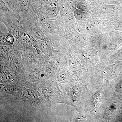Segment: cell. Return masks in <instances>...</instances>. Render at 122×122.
<instances>
[{
	"label": "cell",
	"mask_w": 122,
	"mask_h": 122,
	"mask_svg": "<svg viewBox=\"0 0 122 122\" xmlns=\"http://www.w3.org/2000/svg\"><path fill=\"white\" fill-rule=\"evenodd\" d=\"M8 53V49L4 46H1L0 54L2 57L5 58L7 57Z\"/></svg>",
	"instance_id": "obj_9"
},
{
	"label": "cell",
	"mask_w": 122,
	"mask_h": 122,
	"mask_svg": "<svg viewBox=\"0 0 122 122\" xmlns=\"http://www.w3.org/2000/svg\"><path fill=\"white\" fill-rule=\"evenodd\" d=\"M100 95L99 93H96L95 95L93 96L94 103L96 104L98 102L99 99H100Z\"/></svg>",
	"instance_id": "obj_16"
},
{
	"label": "cell",
	"mask_w": 122,
	"mask_h": 122,
	"mask_svg": "<svg viewBox=\"0 0 122 122\" xmlns=\"http://www.w3.org/2000/svg\"><path fill=\"white\" fill-rule=\"evenodd\" d=\"M42 25L43 28L47 32L51 33L53 32V24L50 20L45 19L42 21Z\"/></svg>",
	"instance_id": "obj_3"
},
{
	"label": "cell",
	"mask_w": 122,
	"mask_h": 122,
	"mask_svg": "<svg viewBox=\"0 0 122 122\" xmlns=\"http://www.w3.org/2000/svg\"><path fill=\"white\" fill-rule=\"evenodd\" d=\"M42 93L45 97L49 98L52 95V91L49 87H45L42 89Z\"/></svg>",
	"instance_id": "obj_10"
},
{
	"label": "cell",
	"mask_w": 122,
	"mask_h": 122,
	"mask_svg": "<svg viewBox=\"0 0 122 122\" xmlns=\"http://www.w3.org/2000/svg\"><path fill=\"white\" fill-rule=\"evenodd\" d=\"M33 34L35 37L37 38L39 40H43L45 39V37L40 32L39 30H35L34 31Z\"/></svg>",
	"instance_id": "obj_12"
},
{
	"label": "cell",
	"mask_w": 122,
	"mask_h": 122,
	"mask_svg": "<svg viewBox=\"0 0 122 122\" xmlns=\"http://www.w3.org/2000/svg\"><path fill=\"white\" fill-rule=\"evenodd\" d=\"M38 44L41 49L43 52L46 53L49 52V46L45 42L43 41L42 40H38Z\"/></svg>",
	"instance_id": "obj_7"
},
{
	"label": "cell",
	"mask_w": 122,
	"mask_h": 122,
	"mask_svg": "<svg viewBox=\"0 0 122 122\" xmlns=\"http://www.w3.org/2000/svg\"><path fill=\"white\" fill-rule=\"evenodd\" d=\"M47 74L49 77H50L53 75V74L54 69L52 66L50 65L47 67Z\"/></svg>",
	"instance_id": "obj_14"
},
{
	"label": "cell",
	"mask_w": 122,
	"mask_h": 122,
	"mask_svg": "<svg viewBox=\"0 0 122 122\" xmlns=\"http://www.w3.org/2000/svg\"><path fill=\"white\" fill-rule=\"evenodd\" d=\"M116 90L119 93H122V80L118 84L116 87Z\"/></svg>",
	"instance_id": "obj_15"
},
{
	"label": "cell",
	"mask_w": 122,
	"mask_h": 122,
	"mask_svg": "<svg viewBox=\"0 0 122 122\" xmlns=\"http://www.w3.org/2000/svg\"><path fill=\"white\" fill-rule=\"evenodd\" d=\"M10 2L12 4H15L17 1V0H10Z\"/></svg>",
	"instance_id": "obj_18"
},
{
	"label": "cell",
	"mask_w": 122,
	"mask_h": 122,
	"mask_svg": "<svg viewBox=\"0 0 122 122\" xmlns=\"http://www.w3.org/2000/svg\"><path fill=\"white\" fill-rule=\"evenodd\" d=\"M24 95L29 100L32 102L36 101L38 99L37 95L32 90L26 89L24 92Z\"/></svg>",
	"instance_id": "obj_4"
},
{
	"label": "cell",
	"mask_w": 122,
	"mask_h": 122,
	"mask_svg": "<svg viewBox=\"0 0 122 122\" xmlns=\"http://www.w3.org/2000/svg\"><path fill=\"white\" fill-rule=\"evenodd\" d=\"M11 67L13 69L17 72H20L21 69V66L20 62L16 59L11 60Z\"/></svg>",
	"instance_id": "obj_6"
},
{
	"label": "cell",
	"mask_w": 122,
	"mask_h": 122,
	"mask_svg": "<svg viewBox=\"0 0 122 122\" xmlns=\"http://www.w3.org/2000/svg\"><path fill=\"white\" fill-rule=\"evenodd\" d=\"M30 3V0H20V8L24 13L28 11Z\"/></svg>",
	"instance_id": "obj_5"
},
{
	"label": "cell",
	"mask_w": 122,
	"mask_h": 122,
	"mask_svg": "<svg viewBox=\"0 0 122 122\" xmlns=\"http://www.w3.org/2000/svg\"><path fill=\"white\" fill-rule=\"evenodd\" d=\"M107 110H108V112L110 113H111V112L115 111L116 108L115 106L114 105H111L108 107Z\"/></svg>",
	"instance_id": "obj_17"
},
{
	"label": "cell",
	"mask_w": 122,
	"mask_h": 122,
	"mask_svg": "<svg viewBox=\"0 0 122 122\" xmlns=\"http://www.w3.org/2000/svg\"><path fill=\"white\" fill-rule=\"evenodd\" d=\"M11 34L7 35H1L0 42L1 45L12 44L14 41V36Z\"/></svg>",
	"instance_id": "obj_2"
},
{
	"label": "cell",
	"mask_w": 122,
	"mask_h": 122,
	"mask_svg": "<svg viewBox=\"0 0 122 122\" xmlns=\"http://www.w3.org/2000/svg\"><path fill=\"white\" fill-rule=\"evenodd\" d=\"M66 74L65 72H61L58 74V79L59 81L63 82L66 79Z\"/></svg>",
	"instance_id": "obj_13"
},
{
	"label": "cell",
	"mask_w": 122,
	"mask_h": 122,
	"mask_svg": "<svg viewBox=\"0 0 122 122\" xmlns=\"http://www.w3.org/2000/svg\"><path fill=\"white\" fill-rule=\"evenodd\" d=\"M7 28L14 37L16 39H20L22 36V33L18 26L13 22H9L7 24Z\"/></svg>",
	"instance_id": "obj_1"
},
{
	"label": "cell",
	"mask_w": 122,
	"mask_h": 122,
	"mask_svg": "<svg viewBox=\"0 0 122 122\" xmlns=\"http://www.w3.org/2000/svg\"><path fill=\"white\" fill-rule=\"evenodd\" d=\"M1 78L4 80L7 81H11L13 79V77L11 74L7 72H4L1 73Z\"/></svg>",
	"instance_id": "obj_8"
},
{
	"label": "cell",
	"mask_w": 122,
	"mask_h": 122,
	"mask_svg": "<svg viewBox=\"0 0 122 122\" xmlns=\"http://www.w3.org/2000/svg\"><path fill=\"white\" fill-rule=\"evenodd\" d=\"M41 75L39 72L37 71H34L31 73V77L36 81L39 80L41 77Z\"/></svg>",
	"instance_id": "obj_11"
}]
</instances>
